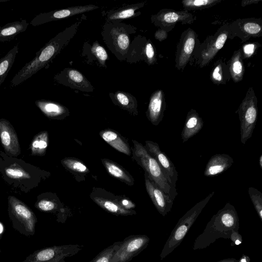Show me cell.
Segmentation results:
<instances>
[{"mask_svg":"<svg viewBox=\"0 0 262 262\" xmlns=\"http://www.w3.org/2000/svg\"><path fill=\"white\" fill-rule=\"evenodd\" d=\"M233 163V158L226 154H217L207 162L204 174L206 177L217 176L229 168Z\"/></svg>","mask_w":262,"mask_h":262,"instance_id":"22","label":"cell"},{"mask_svg":"<svg viewBox=\"0 0 262 262\" xmlns=\"http://www.w3.org/2000/svg\"><path fill=\"white\" fill-rule=\"evenodd\" d=\"M146 191L158 212L165 216L170 211L173 200L144 173Z\"/></svg>","mask_w":262,"mask_h":262,"instance_id":"19","label":"cell"},{"mask_svg":"<svg viewBox=\"0 0 262 262\" xmlns=\"http://www.w3.org/2000/svg\"><path fill=\"white\" fill-rule=\"evenodd\" d=\"M230 239L232 241L231 246L239 245L242 244L243 241L242 236L238 233V231H233L231 234Z\"/></svg>","mask_w":262,"mask_h":262,"instance_id":"43","label":"cell"},{"mask_svg":"<svg viewBox=\"0 0 262 262\" xmlns=\"http://www.w3.org/2000/svg\"><path fill=\"white\" fill-rule=\"evenodd\" d=\"M63 166L75 175L84 176L90 170L81 160L74 157H66L61 160Z\"/></svg>","mask_w":262,"mask_h":262,"instance_id":"34","label":"cell"},{"mask_svg":"<svg viewBox=\"0 0 262 262\" xmlns=\"http://www.w3.org/2000/svg\"><path fill=\"white\" fill-rule=\"evenodd\" d=\"M0 139L6 152L17 156L20 152L17 134L11 123L5 119H0Z\"/></svg>","mask_w":262,"mask_h":262,"instance_id":"20","label":"cell"},{"mask_svg":"<svg viewBox=\"0 0 262 262\" xmlns=\"http://www.w3.org/2000/svg\"><path fill=\"white\" fill-rule=\"evenodd\" d=\"M168 37V33L165 30L159 29L155 33V38L160 41H162L166 39Z\"/></svg>","mask_w":262,"mask_h":262,"instance_id":"44","label":"cell"},{"mask_svg":"<svg viewBox=\"0 0 262 262\" xmlns=\"http://www.w3.org/2000/svg\"><path fill=\"white\" fill-rule=\"evenodd\" d=\"M18 52V46L15 45L3 57L0 59V86L4 82L9 72L12 67Z\"/></svg>","mask_w":262,"mask_h":262,"instance_id":"33","label":"cell"},{"mask_svg":"<svg viewBox=\"0 0 262 262\" xmlns=\"http://www.w3.org/2000/svg\"><path fill=\"white\" fill-rule=\"evenodd\" d=\"M114 201L121 207L126 210H133L136 207L135 204L125 195H115Z\"/></svg>","mask_w":262,"mask_h":262,"instance_id":"41","label":"cell"},{"mask_svg":"<svg viewBox=\"0 0 262 262\" xmlns=\"http://www.w3.org/2000/svg\"><path fill=\"white\" fill-rule=\"evenodd\" d=\"M248 193L255 209L262 221V193L253 187L248 188Z\"/></svg>","mask_w":262,"mask_h":262,"instance_id":"40","label":"cell"},{"mask_svg":"<svg viewBox=\"0 0 262 262\" xmlns=\"http://www.w3.org/2000/svg\"><path fill=\"white\" fill-rule=\"evenodd\" d=\"M101 161L110 175L128 186H132L134 185L135 181L134 178L122 166L106 158L101 159Z\"/></svg>","mask_w":262,"mask_h":262,"instance_id":"27","label":"cell"},{"mask_svg":"<svg viewBox=\"0 0 262 262\" xmlns=\"http://www.w3.org/2000/svg\"><path fill=\"white\" fill-rule=\"evenodd\" d=\"M146 235H130L126 237L110 262H129L145 249L149 242Z\"/></svg>","mask_w":262,"mask_h":262,"instance_id":"12","label":"cell"},{"mask_svg":"<svg viewBox=\"0 0 262 262\" xmlns=\"http://www.w3.org/2000/svg\"><path fill=\"white\" fill-rule=\"evenodd\" d=\"M3 231V226L2 224L0 223V234L2 233Z\"/></svg>","mask_w":262,"mask_h":262,"instance_id":"49","label":"cell"},{"mask_svg":"<svg viewBox=\"0 0 262 262\" xmlns=\"http://www.w3.org/2000/svg\"><path fill=\"white\" fill-rule=\"evenodd\" d=\"M90 196L99 207L115 215L127 216L137 214L134 210H126L121 207L114 201V194L102 188L93 187Z\"/></svg>","mask_w":262,"mask_h":262,"instance_id":"16","label":"cell"},{"mask_svg":"<svg viewBox=\"0 0 262 262\" xmlns=\"http://www.w3.org/2000/svg\"><path fill=\"white\" fill-rule=\"evenodd\" d=\"M0 235H1V234H0ZM0 237H1V236H0Z\"/></svg>","mask_w":262,"mask_h":262,"instance_id":"50","label":"cell"},{"mask_svg":"<svg viewBox=\"0 0 262 262\" xmlns=\"http://www.w3.org/2000/svg\"><path fill=\"white\" fill-rule=\"evenodd\" d=\"M166 108L165 95L163 91L158 90L151 95L146 112V115L148 120L152 125L157 126L164 117Z\"/></svg>","mask_w":262,"mask_h":262,"instance_id":"21","label":"cell"},{"mask_svg":"<svg viewBox=\"0 0 262 262\" xmlns=\"http://www.w3.org/2000/svg\"><path fill=\"white\" fill-rule=\"evenodd\" d=\"M239 218L234 207L230 203L214 214L207 224L204 231L195 239L192 249H203L217 239H230L233 231H238Z\"/></svg>","mask_w":262,"mask_h":262,"instance_id":"2","label":"cell"},{"mask_svg":"<svg viewBox=\"0 0 262 262\" xmlns=\"http://www.w3.org/2000/svg\"><path fill=\"white\" fill-rule=\"evenodd\" d=\"M49 144V136L47 131H43L36 135L31 143V150L33 155L43 156L46 154Z\"/></svg>","mask_w":262,"mask_h":262,"instance_id":"35","label":"cell"},{"mask_svg":"<svg viewBox=\"0 0 262 262\" xmlns=\"http://www.w3.org/2000/svg\"><path fill=\"white\" fill-rule=\"evenodd\" d=\"M250 258L249 256L246 255H243L242 257L240 258L237 262H250Z\"/></svg>","mask_w":262,"mask_h":262,"instance_id":"46","label":"cell"},{"mask_svg":"<svg viewBox=\"0 0 262 262\" xmlns=\"http://www.w3.org/2000/svg\"><path fill=\"white\" fill-rule=\"evenodd\" d=\"M195 17L186 10L176 11L164 8L151 16V21L155 26L168 33L178 23L182 25L192 24Z\"/></svg>","mask_w":262,"mask_h":262,"instance_id":"10","label":"cell"},{"mask_svg":"<svg viewBox=\"0 0 262 262\" xmlns=\"http://www.w3.org/2000/svg\"><path fill=\"white\" fill-rule=\"evenodd\" d=\"M260 46V45L257 42L249 43L245 45L242 49L243 59L250 58Z\"/></svg>","mask_w":262,"mask_h":262,"instance_id":"42","label":"cell"},{"mask_svg":"<svg viewBox=\"0 0 262 262\" xmlns=\"http://www.w3.org/2000/svg\"><path fill=\"white\" fill-rule=\"evenodd\" d=\"M212 82L216 84H225L230 79L229 66L223 59H219L214 63L210 75Z\"/></svg>","mask_w":262,"mask_h":262,"instance_id":"31","label":"cell"},{"mask_svg":"<svg viewBox=\"0 0 262 262\" xmlns=\"http://www.w3.org/2000/svg\"><path fill=\"white\" fill-rule=\"evenodd\" d=\"M136 32V28L122 23L121 20L107 21L101 32L104 42L120 61H125L130 44V34Z\"/></svg>","mask_w":262,"mask_h":262,"instance_id":"3","label":"cell"},{"mask_svg":"<svg viewBox=\"0 0 262 262\" xmlns=\"http://www.w3.org/2000/svg\"><path fill=\"white\" fill-rule=\"evenodd\" d=\"M229 38L235 37L243 41L251 38L262 36V19L260 18H248L237 19L229 24Z\"/></svg>","mask_w":262,"mask_h":262,"instance_id":"13","label":"cell"},{"mask_svg":"<svg viewBox=\"0 0 262 262\" xmlns=\"http://www.w3.org/2000/svg\"><path fill=\"white\" fill-rule=\"evenodd\" d=\"M35 206L37 209L43 212H58V217L60 215L64 214L66 212L63 205L58 198L39 199Z\"/></svg>","mask_w":262,"mask_h":262,"instance_id":"32","label":"cell"},{"mask_svg":"<svg viewBox=\"0 0 262 262\" xmlns=\"http://www.w3.org/2000/svg\"><path fill=\"white\" fill-rule=\"evenodd\" d=\"M222 2V0H183L184 10H202L209 8Z\"/></svg>","mask_w":262,"mask_h":262,"instance_id":"36","label":"cell"},{"mask_svg":"<svg viewBox=\"0 0 262 262\" xmlns=\"http://www.w3.org/2000/svg\"><path fill=\"white\" fill-rule=\"evenodd\" d=\"M98 8V6L90 4L71 7L48 12L41 13L33 18L30 24L33 26H37L52 21L58 20L66 17L88 12Z\"/></svg>","mask_w":262,"mask_h":262,"instance_id":"15","label":"cell"},{"mask_svg":"<svg viewBox=\"0 0 262 262\" xmlns=\"http://www.w3.org/2000/svg\"><path fill=\"white\" fill-rule=\"evenodd\" d=\"M259 165L260 168H262V155H261L259 158Z\"/></svg>","mask_w":262,"mask_h":262,"instance_id":"48","label":"cell"},{"mask_svg":"<svg viewBox=\"0 0 262 262\" xmlns=\"http://www.w3.org/2000/svg\"><path fill=\"white\" fill-rule=\"evenodd\" d=\"M90 53L95 58L99 66L106 68V61L108 56L105 49L98 43L94 41L90 48Z\"/></svg>","mask_w":262,"mask_h":262,"instance_id":"38","label":"cell"},{"mask_svg":"<svg viewBox=\"0 0 262 262\" xmlns=\"http://www.w3.org/2000/svg\"><path fill=\"white\" fill-rule=\"evenodd\" d=\"M125 61L129 63L143 61L148 65L155 64L156 53L151 41L139 35L136 36L130 44Z\"/></svg>","mask_w":262,"mask_h":262,"instance_id":"11","label":"cell"},{"mask_svg":"<svg viewBox=\"0 0 262 262\" xmlns=\"http://www.w3.org/2000/svg\"><path fill=\"white\" fill-rule=\"evenodd\" d=\"M101 138L116 150L127 156H130L132 149L127 140L118 132L106 128L99 132Z\"/></svg>","mask_w":262,"mask_h":262,"instance_id":"24","label":"cell"},{"mask_svg":"<svg viewBox=\"0 0 262 262\" xmlns=\"http://www.w3.org/2000/svg\"><path fill=\"white\" fill-rule=\"evenodd\" d=\"M197 40L196 33L190 28L182 33L176 52L175 66L178 70H183L189 62L198 43Z\"/></svg>","mask_w":262,"mask_h":262,"instance_id":"14","label":"cell"},{"mask_svg":"<svg viewBox=\"0 0 262 262\" xmlns=\"http://www.w3.org/2000/svg\"><path fill=\"white\" fill-rule=\"evenodd\" d=\"M109 96L115 105L127 111L132 115H138L137 100L131 94L117 91L115 93H110Z\"/></svg>","mask_w":262,"mask_h":262,"instance_id":"25","label":"cell"},{"mask_svg":"<svg viewBox=\"0 0 262 262\" xmlns=\"http://www.w3.org/2000/svg\"><path fill=\"white\" fill-rule=\"evenodd\" d=\"M229 36V24L223 25L214 35L208 36L201 43H197L189 62L193 61L201 68L206 67L223 47Z\"/></svg>","mask_w":262,"mask_h":262,"instance_id":"6","label":"cell"},{"mask_svg":"<svg viewBox=\"0 0 262 262\" xmlns=\"http://www.w3.org/2000/svg\"><path fill=\"white\" fill-rule=\"evenodd\" d=\"M132 142L134 145L132 149L133 159L143 169L151 180L174 200L178 194L176 187L169 183L159 163L148 154L141 143L135 140H132Z\"/></svg>","mask_w":262,"mask_h":262,"instance_id":"4","label":"cell"},{"mask_svg":"<svg viewBox=\"0 0 262 262\" xmlns=\"http://www.w3.org/2000/svg\"><path fill=\"white\" fill-rule=\"evenodd\" d=\"M9 216L13 228L25 236L35 233L37 219L34 213L25 203L15 198L8 199Z\"/></svg>","mask_w":262,"mask_h":262,"instance_id":"7","label":"cell"},{"mask_svg":"<svg viewBox=\"0 0 262 262\" xmlns=\"http://www.w3.org/2000/svg\"><path fill=\"white\" fill-rule=\"evenodd\" d=\"M35 103L42 113L50 119L62 120L70 115L69 109L57 102L38 99Z\"/></svg>","mask_w":262,"mask_h":262,"instance_id":"23","label":"cell"},{"mask_svg":"<svg viewBox=\"0 0 262 262\" xmlns=\"http://www.w3.org/2000/svg\"><path fill=\"white\" fill-rule=\"evenodd\" d=\"M5 173L9 178L18 181L31 178L30 174L23 168L16 166H9L4 169Z\"/></svg>","mask_w":262,"mask_h":262,"instance_id":"39","label":"cell"},{"mask_svg":"<svg viewBox=\"0 0 262 262\" xmlns=\"http://www.w3.org/2000/svg\"><path fill=\"white\" fill-rule=\"evenodd\" d=\"M203 121L198 112L191 109L187 113L185 124L181 133L183 142L187 141L196 135L203 126Z\"/></svg>","mask_w":262,"mask_h":262,"instance_id":"26","label":"cell"},{"mask_svg":"<svg viewBox=\"0 0 262 262\" xmlns=\"http://www.w3.org/2000/svg\"><path fill=\"white\" fill-rule=\"evenodd\" d=\"M238 260L234 258H229L226 259H224L223 260H220L217 262H237Z\"/></svg>","mask_w":262,"mask_h":262,"instance_id":"47","label":"cell"},{"mask_svg":"<svg viewBox=\"0 0 262 262\" xmlns=\"http://www.w3.org/2000/svg\"><path fill=\"white\" fill-rule=\"evenodd\" d=\"M144 146L148 154L159 163L166 174L169 183L176 187L178 173L173 163L164 152L161 151L159 144L152 141L146 140Z\"/></svg>","mask_w":262,"mask_h":262,"instance_id":"18","label":"cell"},{"mask_svg":"<svg viewBox=\"0 0 262 262\" xmlns=\"http://www.w3.org/2000/svg\"><path fill=\"white\" fill-rule=\"evenodd\" d=\"M214 194V191H212L187 211L179 220L164 246L160 255L161 259L165 258L182 243L190 227Z\"/></svg>","mask_w":262,"mask_h":262,"instance_id":"5","label":"cell"},{"mask_svg":"<svg viewBox=\"0 0 262 262\" xmlns=\"http://www.w3.org/2000/svg\"><path fill=\"white\" fill-rule=\"evenodd\" d=\"M82 20V17L46 43L36 53L35 57L15 75L11 81L10 86L18 85L51 62L75 36Z\"/></svg>","mask_w":262,"mask_h":262,"instance_id":"1","label":"cell"},{"mask_svg":"<svg viewBox=\"0 0 262 262\" xmlns=\"http://www.w3.org/2000/svg\"><path fill=\"white\" fill-rule=\"evenodd\" d=\"M261 1V0H244L241 2V6L242 7H245L249 5L257 4Z\"/></svg>","mask_w":262,"mask_h":262,"instance_id":"45","label":"cell"},{"mask_svg":"<svg viewBox=\"0 0 262 262\" xmlns=\"http://www.w3.org/2000/svg\"><path fill=\"white\" fill-rule=\"evenodd\" d=\"M29 26L26 19L14 21L0 27V42L10 41L25 32Z\"/></svg>","mask_w":262,"mask_h":262,"instance_id":"28","label":"cell"},{"mask_svg":"<svg viewBox=\"0 0 262 262\" xmlns=\"http://www.w3.org/2000/svg\"><path fill=\"white\" fill-rule=\"evenodd\" d=\"M237 112L240 120L241 141L245 144L252 137L258 116L257 98L252 87L249 88Z\"/></svg>","mask_w":262,"mask_h":262,"instance_id":"8","label":"cell"},{"mask_svg":"<svg viewBox=\"0 0 262 262\" xmlns=\"http://www.w3.org/2000/svg\"><path fill=\"white\" fill-rule=\"evenodd\" d=\"M227 63L231 79L235 82L242 81L245 73V67L241 49L234 52Z\"/></svg>","mask_w":262,"mask_h":262,"instance_id":"30","label":"cell"},{"mask_svg":"<svg viewBox=\"0 0 262 262\" xmlns=\"http://www.w3.org/2000/svg\"><path fill=\"white\" fill-rule=\"evenodd\" d=\"M54 79L56 82L74 90L86 92L94 91L90 82L76 69L65 68L56 74Z\"/></svg>","mask_w":262,"mask_h":262,"instance_id":"17","label":"cell"},{"mask_svg":"<svg viewBox=\"0 0 262 262\" xmlns=\"http://www.w3.org/2000/svg\"><path fill=\"white\" fill-rule=\"evenodd\" d=\"M81 249L79 245L53 246L35 251L21 262H65Z\"/></svg>","mask_w":262,"mask_h":262,"instance_id":"9","label":"cell"},{"mask_svg":"<svg viewBox=\"0 0 262 262\" xmlns=\"http://www.w3.org/2000/svg\"><path fill=\"white\" fill-rule=\"evenodd\" d=\"M121 243L122 241L115 242L112 245L104 249L89 262H110Z\"/></svg>","mask_w":262,"mask_h":262,"instance_id":"37","label":"cell"},{"mask_svg":"<svg viewBox=\"0 0 262 262\" xmlns=\"http://www.w3.org/2000/svg\"><path fill=\"white\" fill-rule=\"evenodd\" d=\"M145 2L127 5L116 10L108 11L106 14V20H121L138 16L140 12L136 13V10L144 7Z\"/></svg>","mask_w":262,"mask_h":262,"instance_id":"29","label":"cell"}]
</instances>
